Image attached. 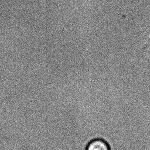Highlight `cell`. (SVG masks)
<instances>
[{
    "label": "cell",
    "instance_id": "cell-1",
    "mask_svg": "<svg viewBox=\"0 0 150 150\" xmlns=\"http://www.w3.org/2000/svg\"><path fill=\"white\" fill-rule=\"evenodd\" d=\"M86 150H110V149L105 141L101 139H96L88 143Z\"/></svg>",
    "mask_w": 150,
    "mask_h": 150
}]
</instances>
